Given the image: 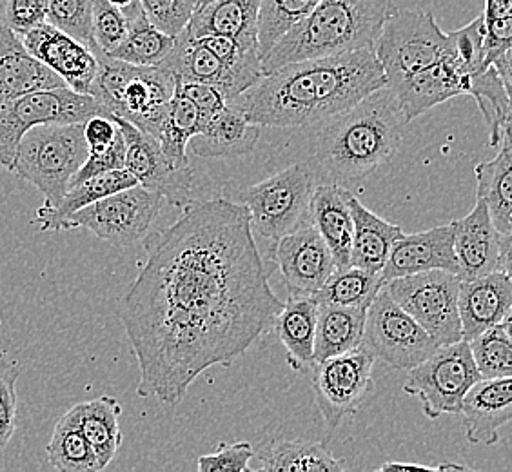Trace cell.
<instances>
[{"mask_svg": "<svg viewBox=\"0 0 512 472\" xmlns=\"http://www.w3.org/2000/svg\"><path fill=\"white\" fill-rule=\"evenodd\" d=\"M148 262L120 300L137 356V393L178 405L200 374L231 367L267 335L284 302L269 284L249 211L193 200L148 244Z\"/></svg>", "mask_w": 512, "mask_h": 472, "instance_id": "1", "label": "cell"}, {"mask_svg": "<svg viewBox=\"0 0 512 472\" xmlns=\"http://www.w3.org/2000/svg\"><path fill=\"white\" fill-rule=\"evenodd\" d=\"M385 86L375 50H360L286 64L231 102L260 128H302L322 124Z\"/></svg>", "mask_w": 512, "mask_h": 472, "instance_id": "2", "label": "cell"}, {"mask_svg": "<svg viewBox=\"0 0 512 472\" xmlns=\"http://www.w3.org/2000/svg\"><path fill=\"white\" fill-rule=\"evenodd\" d=\"M322 124L313 157L318 184L345 189L362 184L393 157L407 126L387 86Z\"/></svg>", "mask_w": 512, "mask_h": 472, "instance_id": "3", "label": "cell"}, {"mask_svg": "<svg viewBox=\"0 0 512 472\" xmlns=\"http://www.w3.org/2000/svg\"><path fill=\"white\" fill-rule=\"evenodd\" d=\"M393 0H320L262 59L264 75L298 60L375 50Z\"/></svg>", "mask_w": 512, "mask_h": 472, "instance_id": "4", "label": "cell"}, {"mask_svg": "<svg viewBox=\"0 0 512 472\" xmlns=\"http://www.w3.org/2000/svg\"><path fill=\"white\" fill-rule=\"evenodd\" d=\"M99 71L89 95L99 100L113 117L128 120L135 128L158 137L169 100L177 89L175 75L164 66H133L93 50Z\"/></svg>", "mask_w": 512, "mask_h": 472, "instance_id": "5", "label": "cell"}, {"mask_svg": "<svg viewBox=\"0 0 512 472\" xmlns=\"http://www.w3.org/2000/svg\"><path fill=\"white\" fill-rule=\"evenodd\" d=\"M88 157L84 122L35 126L20 138L13 169L44 195V206L59 204Z\"/></svg>", "mask_w": 512, "mask_h": 472, "instance_id": "6", "label": "cell"}, {"mask_svg": "<svg viewBox=\"0 0 512 472\" xmlns=\"http://www.w3.org/2000/svg\"><path fill=\"white\" fill-rule=\"evenodd\" d=\"M318 184L313 158L276 173L242 191L253 231L278 240L311 222V200Z\"/></svg>", "mask_w": 512, "mask_h": 472, "instance_id": "7", "label": "cell"}, {"mask_svg": "<svg viewBox=\"0 0 512 472\" xmlns=\"http://www.w3.org/2000/svg\"><path fill=\"white\" fill-rule=\"evenodd\" d=\"M97 115H111L99 100L73 89H40L0 102V166L13 169L20 138L44 124H79Z\"/></svg>", "mask_w": 512, "mask_h": 472, "instance_id": "8", "label": "cell"}, {"mask_svg": "<svg viewBox=\"0 0 512 472\" xmlns=\"http://www.w3.org/2000/svg\"><path fill=\"white\" fill-rule=\"evenodd\" d=\"M447 53V33L431 11L394 8L375 44L387 86L429 68Z\"/></svg>", "mask_w": 512, "mask_h": 472, "instance_id": "9", "label": "cell"}, {"mask_svg": "<svg viewBox=\"0 0 512 472\" xmlns=\"http://www.w3.org/2000/svg\"><path fill=\"white\" fill-rule=\"evenodd\" d=\"M482 376L474 365L469 342L440 345L424 362L409 369L404 393L416 396L429 420L460 414L465 393Z\"/></svg>", "mask_w": 512, "mask_h": 472, "instance_id": "10", "label": "cell"}, {"mask_svg": "<svg viewBox=\"0 0 512 472\" xmlns=\"http://www.w3.org/2000/svg\"><path fill=\"white\" fill-rule=\"evenodd\" d=\"M385 289L438 345L463 340L458 313L460 276L442 269L393 278Z\"/></svg>", "mask_w": 512, "mask_h": 472, "instance_id": "11", "label": "cell"}, {"mask_svg": "<svg viewBox=\"0 0 512 472\" xmlns=\"http://www.w3.org/2000/svg\"><path fill=\"white\" fill-rule=\"evenodd\" d=\"M164 197L146 187L131 186L82 207L62 229H88L115 246H133L149 235L164 206Z\"/></svg>", "mask_w": 512, "mask_h": 472, "instance_id": "12", "label": "cell"}, {"mask_svg": "<svg viewBox=\"0 0 512 472\" xmlns=\"http://www.w3.org/2000/svg\"><path fill=\"white\" fill-rule=\"evenodd\" d=\"M362 344L375 358L398 371H409L440 347L413 316L394 302L385 286L367 307Z\"/></svg>", "mask_w": 512, "mask_h": 472, "instance_id": "13", "label": "cell"}, {"mask_svg": "<svg viewBox=\"0 0 512 472\" xmlns=\"http://www.w3.org/2000/svg\"><path fill=\"white\" fill-rule=\"evenodd\" d=\"M375 356L358 345L353 351L315 362L311 367L316 404L329 433H335L345 418L355 416L373 385Z\"/></svg>", "mask_w": 512, "mask_h": 472, "instance_id": "14", "label": "cell"}, {"mask_svg": "<svg viewBox=\"0 0 512 472\" xmlns=\"http://www.w3.org/2000/svg\"><path fill=\"white\" fill-rule=\"evenodd\" d=\"M115 118L120 133L126 142V162L128 169L138 184L160 193L173 207H186L193 202L195 175L189 166H177L171 162L160 148L157 138L135 128L128 120Z\"/></svg>", "mask_w": 512, "mask_h": 472, "instance_id": "15", "label": "cell"}, {"mask_svg": "<svg viewBox=\"0 0 512 472\" xmlns=\"http://www.w3.org/2000/svg\"><path fill=\"white\" fill-rule=\"evenodd\" d=\"M453 226L460 280L493 271L511 273V235H503L494 227L483 200L476 198L473 211Z\"/></svg>", "mask_w": 512, "mask_h": 472, "instance_id": "16", "label": "cell"}, {"mask_svg": "<svg viewBox=\"0 0 512 472\" xmlns=\"http://www.w3.org/2000/svg\"><path fill=\"white\" fill-rule=\"evenodd\" d=\"M275 260L289 296L315 295L336 269L329 247L311 222L276 240Z\"/></svg>", "mask_w": 512, "mask_h": 472, "instance_id": "17", "label": "cell"}, {"mask_svg": "<svg viewBox=\"0 0 512 472\" xmlns=\"http://www.w3.org/2000/svg\"><path fill=\"white\" fill-rule=\"evenodd\" d=\"M20 40L26 50L46 68L57 73L68 88L89 95L99 71V60L89 46L57 30L48 22L28 31Z\"/></svg>", "mask_w": 512, "mask_h": 472, "instance_id": "18", "label": "cell"}, {"mask_svg": "<svg viewBox=\"0 0 512 472\" xmlns=\"http://www.w3.org/2000/svg\"><path fill=\"white\" fill-rule=\"evenodd\" d=\"M469 84L471 75L458 60L445 53L442 59L431 64L429 68L416 71L387 88L391 89L405 122L409 124L414 118L424 115L425 111L454 97L467 95Z\"/></svg>", "mask_w": 512, "mask_h": 472, "instance_id": "19", "label": "cell"}, {"mask_svg": "<svg viewBox=\"0 0 512 472\" xmlns=\"http://www.w3.org/2000/svg\"><path fill=\"white\" fill-rule=\"evenodd\" d=\"M442 269L458 275V260L454 253L453 222L436 226L422 233L402 235L394 242L389 258L382 269V282L393 278L416 275Z\"/></svg>", "mask_w": 512, "mask_h": 472, "instance_id": "20", "label": "cell"}, {"mask_svg": "<svg viewBox=\"0 0 512 472\" xmlns=\"http://www.w3.org/2000/svg\"><path fill=\"white\" fill-rule=\"evenodd\" d=\"M512 280L507 271L460 280L458 313L465 342L511 318Z\"/></svg>", "mask_w": 512, "mask_h": 472, "instance_id": "21", "label": "cell"}, {"mask_svg": "<svg viewBox=\"0 0 512 472\" xmlns=\"http://www.w3.org/2000/svg\"><path fill=\"white\" fill-rule=\"evenodd\" d=\"M465 438L473 445H494L500 429L512 418V380L482 378L465 393L462 400Z\"/></svg>", "mask_w": 512, "mask_h": 472, "instance_id": "22", "label": "cell"}, {"mask_svg": "<svg viewBox=\"0 0 512 472\" xmlns=\"http://www.w3.org/2000/svg\"><path fill=\"white\" fill-rule=\"evenodd\" d=\"M160 66L169 69L180 82H202L215 86L229 100L247 89L246 84L231 73L213 51L207 50L186 30L180 31L175 37L173 50L160 62Z\"/></svg>", "mask_w": 512, "mask_h": 472, "instance_id": "23", "label": "cell"}, {"mask_svg": "<svg viewBox=\"0 0 512 472\" xmlns=\"http://www.w3.org/2000/svg\"><path fill=\"white\" fill-rule=\"evenodd\" d=\"M64 86V80L35 59L19 35L0 20V102Z\"/></svg>", "mask_w": 512, "mask_h": 472, "instance_id": "24", "label": "cell"}, {"mask_svg": "<svg viewBox=\"0 0 512 472\" xmlns=\"http://www.w3.org/2000/svg\"><path fill=\"white\" fill-rule=\"evenodd\" d=\"M351 191L338 184L320 182L316 184L311 200V224L324 238L329 247L336 269L351 266V244H353V213H351Z\"/></svg>", "mask_w": 512, "mask_h": 472, "instance_id": "25", "label": "cell"}, {"mask_svg": "<svg viewBox=\"0 0 512 472\" xmlns=\"http://www.w3.org/2000/svg\"><path fill=\"white\" fill-rule=\"evenodd\" d=\"M260 126L229 100L226 108L207 122L200 133L189 140L188 149L200 158L246 157L258 144Z\"/></svg>", "mask_w": 512, "mask_h": 472, "instance_id": "26", "label": "cell"}, {"mask_svg": "<svg viewBox=\"0 0 512 472\" xmlns=\"http://www.w3.org/2000/svg\"><path fill=\"white\" fill-rule=\"evenodd\" d=\"M262 0H211L193 11L188 26L191 37L222 35L258 48V11Z\"/></svg>", "mask_w": 512, "mask_h": 472, "instance_id": "27", "label": "cell"}, {"mask_svg": "<svg viewBox=\"0 0 512 472\" xmlns=\"http://www.w3.org/2000/svg\"><path fill=\"white\" fill-rule=\"evenodd\" d=\"M316 316L315 296H289L273 324L280 344L286 347L287 362L300 373H309L315 365Z\"/></svg>", "mask_w": 512, "mask_h": 472, "instance_id": "28", "label": "cell"}, {"mask_svg": "<svg viewBox=\"0 0 512 472\" xmlns=\"http://www.w3.org/2000/svg\"><path fill=\"white\" fill-rule=\"evenodd\" d=\"M498 155L476 166V197L483 200L494 227L503 233H512V148L511 126L503 129Z\"/></svg>", "mask_w": 512, "mask_h": 472, "instance_id": "29", "label": "cell"}, {"mask_svg": "<svg viewBox=\"0 0 512 472\" xmlns=\"http://www.w3.org/2000/svg\"><path fill=\"white\" fill-rule=\"evenodd\" d=\"M349 204L355 226L349 264L371 273H382L394 242L404 235V231L402 227L375 215L355 195H351Z\"/></svg>", "mask_w": 512, "mask_h": 472, "instance_id": "30", "label": "cell"}, {"mask_svg": "<svg viewBox=\"0 0 512 472\" xmlns=\"http://www.w3.org/2000/svg\"><path fill=\"white\" fill-rule=\"evenodd\" d=\"M137 184V178L133 177L126 168L108 171V173H102L97 177L82 180L79 184H73V186H69L66 195L62 197L57 206L40 207L37 211L40 229L42 231H60L64 227V222L82 207L89 206L100 198L113 195L126 187L137 186Z\"/></svg>", "mask_w": 512, "mask_h": 472, "instance_id": "31", "label": "cell"}, {"mask_svg": "<svg viewBox=\"0 0 512 472\" xmlns=\"http://www.w3.org/2000/svg\"><path fill=\"white\" fill-rule=\"evenodd\" d=\"M80 431L97 454L100 469H106L122 445L120 414L122 405L111 396H100L89 402H80L73 409Z\"/></svg>", "mask_w": 512, "mask_h": 472, "instance_id": "32", "label": "cell"}, {"mask_svg": "<svg viewBox=\"0 0 512 472\" xmlns=\"http://www.w3.org/2000/svg\"><path fill=\"white\" fill-rule=\"evenodd\" d=\"M255 471H344V465L325 449L324 443L306 440H275L255 451Z\"/></svg>", "mask_w": 512, "mask_h": 472, "instance_id": "33", "label": "cell"}, {"mask_svg": "<svg viewBox=\"0 0 512 472\" xmlns=\"http://www.w3.org/2000/svg\"><path fill=\"white\" fill-rule=\"evenodd\" d=\"M364 307L318 305L316 316L315 362L353 351L364 338Z\"/></svg>", "mask_w": 512, "mask_h": 472, "instance_id": "34", "label": "cell"}, {"mask_svg": "<svg viewBox=\"0 0 512 472\" xmlns=\"http://www.w3.org/2000/svg\"><path fill=\"white\" fill-rule=\"evenodd\" d=\"M206 124L197 106L177 86L158 129V144L171 162L182 168L189 166V140L200 133Z\"/></svg>", "mask_w": 512, "mask_h": 472, "instance_id": "35", "label": "cell"}, {"mask_svg": "<svg viewBox=\"0 0 512 472\" xmlns=\"http://www.w3.org/2000/svg\"><path fill=\"white\" fill-rule=\"evenodd\" d=\"M483 68L493 66L511 89L512 0H485Z\"/></svg>", "mask_w": 512, "mask_h": 472, "instance_id": "36", "label": "cell"}, {"mask_svg": "<svg viewBox=\"0 0 512 472\" xmlns=\"http://www.w3.org/2000/svg\"><path fill=\"white\" fill-rule=\"evenodd\" d=\"M51 467L62 472H99L97 454L77 425L75 414L69 409L55 425V431L46 447Z\"/></svg>", "mask_w": 512, "mask_h": 472, "instance_id": "37", "label": "cell"}, {"mask_svg": "<svg viewBox=\"0 0 512 472\" xmlns=\"http://www.w3.org/2000/svg\"><path fill=\"white\" fill-rule=\"evenodd\" d=\"M467 95L476 100L489 128V144L496 148L503 129L511 126V89L505 86L498 71L489 66L471 77Z\"/></svg>", "mask_w": 512, "mask_h": 472, "instance_id": "38", "label": "cell"}, {"mask_svg": "<svg viewBox=\"0 0 512 472\" xmlns=\"http://www.w3.org/2000/svg\"><path fill=\"white\" fill-rule=\"evenodd\" d=\"M380 273H371L360 267L349 266L335 269L316 291L318 305H340V307H364L375 300L376 293L384 287Z\"/></svg>", "mask_w": 512, "mask_h": 472, "instance_id": "39", "label": "cell"}, {"mask_svg": "<svg viewBox=\"0 0 512 472\" xmlns=\"http://www.w3.org/2000/svg\"><path fill=\"white\" fill-rule=\"evenodd\" d=\"M173 44L175 37L157 30L144 15L129 24L128 35L109 53V57L133 66H157L168 57Z\"/></svg>", "mask_w": 512, "mask_h": 472, "instance_id": "40", "label": "cell"}, {"mask_svg": "<svg viewBox=\"0 0 512 472\" xmlns=\"http://www.w3.org/2000/svg\"><path fill=\"white\" fill-rule=\"evenodd\" d=\"M320 0H262L258 11V51L264 59L282 35L306 19Z\"/></svg>", "mask_w": 512, "mask_h": 472, "instance_id": "41", "label": "cell"}, {"mask_svg": "<svg viewBox=\"0 0 512 472\" xmlns=\"http://www.w3.org/2000/svg\"><path fill=\"white\" fill-rule=\"evenodd\" d=\"M474 365L482 378H505L512 374L511 318L485 329L469 340Z\"/></svg>", "mask_w": 512, "mask_h": 472, "instance_id": "42", "label": "cell"}, {"mask_svg": "<svg viewBox=\"0 0 512 472\" xmlns=\"http://www.w3.org/2000/svg\"><path fill=\"white\" fill-rule=\"evenodd\" d=\"M95 0H48L46 22L69 37L91 46V15Z\"/></svg>", "mask_w": 512, "mask_h": 472, "instance_id": "43", "label": "cell"}, {"mask_svg": "<svg viewBox=\"0 0 512 472\" xmlns=\"http://www.w3.org/2000/svg\"><path fill=\"white\" fill-rule=\"evenodd\" d=\"M129 22L108 0L93 2L91 15V50L109 55L128 35Z\"/></svg>", "mask_w": 512, "mask_h": 472, "instance_id": "44", "label": "cell"}, {"mask_svg": "<svg viewBox=\"0 0 512 472\" xmlns=\"http://www.w3.org/2000/svg\"><path fill=\"white\" fill-rule=\"evenodd\" d=\"M483 39H485V26L483 17L469 22L454 33L447 35V53L462 64L465 71L473 77L483 71Z\"/></svg>", "mask_w": 512, "mask_h": 472, "instance_id": "45", "label": "cell"}, {"mask_svg": "<svg viewBox=\"0 0 512 472\" xmlns=\"http://www.w3.org/2000/svg\"><path fill=\"white\" fill-rule=\"evenodd\" d=\"M146 19L166 35L177 37L188 26L197 0H140Z\"/></svg>", "mask_w": 512, "mask_h": 472, "instance_id": "46", "label": "cell"}, {"mask_svg": "<svg viewBox=\"0 0 512 472\" xmlns=\"http://www.w3.org/2000/svg\"><path fill=\"white\" fill-rule=\"evenodd\" d=\"M255 449L249 442L220 443L217 451L198 458L200 472H249Z\"/></svg>", "mask_w": 512, "mask_h": 472, "instance_id": "47", "label": "cell"}, {"mask_svg": "<svg viewBox=\"0 0 512 472\" xmlns=\"http://www.w3.org/2000/svg\"><path fill=\"white\" fill-rule=\"evenodd\" d=\"M48 0H0V20L19 37L46 22Z\"/></svg>", "mask_w": 512, "mask_h": 472, "instance_id": "48", "label": "cell"}, {"mask_svg": "<svg viewBox=\"0 0 512 472\" xmlns=\"http://www.w3.org/2000/svg\"><path fill=\"white\" fill-rule=\"evenodd\" d=\"M20 371L10 365L0 371V449L10 443L17 429V380Z\"/></svg>", "mask_w": 512, "mask_h": 472, "instance_id": "49", "label": "cell"}, {"mask_svg": "<svg viewBox=\"0 0 512 472\" xmlns=\"http://www.w3.org/2000/svg\"><path fill=\"white\" fill-rule=\"evenodd\" d=\"M124 162H126V142H124L122 133H119L109 148L102 149V151H88V157L80 166L69 186L79 184L82 180H88L91 177H97L102 173H108V171L122 169Z\"/></svg>", "mask_w": 512, "mask_h": 472, "instance_id": "50", "label": "cell"}, {"mask_svg": "<svg viewBox=\"0 0 512 472\" xmlns=\"http://www.w3.org/2000/svg\"><path fill=\"white\" fill-rule=\"evenodd\" d=\"M177 86L197 106L200 115L206 122H209L229 104L226 95L215 86L202 84V82H180V80H177Z\"/></svg>", "mask_w": 512, "mask_h": 472, "instance_id": "51", "label": "cell"}, {"mask_svg": "<svg viewBox=\"0 0 512 472\" xmlns=\"http://www.w3.org/2000/svg\"><path fill=\"white\" fill-rule=\"evenodd\" d=\"M119 133V126L113 115H97L84 122V140H86L88 151H102L109 148Z\"/></svg>", "mask_w": 512, "mask_h": 472, "instance_id": "52", "label": "cell"}, {"mask_svg": "<svg viewBox=\"0 0 512 472\" xmlns=\"http://www.w3.org/2000/svg\"><path fill=\"white\" fill-rule=\"evenodd\" d=\"M108 2L111 6H115V8L128 19L129 24L140 19V17H144L140 0H108Z\"/></svg>", "mask_w": 512, "mask_h": 472, "instance_id": "53", "label": "cell"}, {"mask_svg": "<svg viewBox=\"0 0 512 472\" xmlns=\"http://www.w3.org/2000/svg\"><path fill=\"white\" fill-rule=\"evenodd\" d=\"M207 2H211V0H197V8L198 6H204Z\"/></svg>", "mask_w": 512, "mask_h": 472, "instance_id": "54", "label": "cell"}]
</instances>
